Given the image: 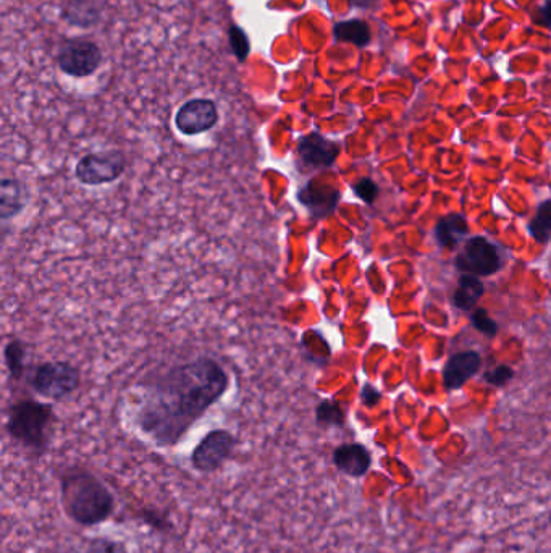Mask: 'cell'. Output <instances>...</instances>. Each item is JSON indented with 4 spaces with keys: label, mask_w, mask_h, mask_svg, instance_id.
I'll list each match as a JSON object with an SVG mask.
<instances>
[{
    "label": "cell",
    "mask_w": 551,
    "mask_h": 553,
    "mask_svg": "<svg viewBox=\"0 0 551 553\" xmlns=\"http://www.w3.org/2000/svg\"><path fill=\"white\" fill-rule=\"evenodd\" d=\"M227 389V372L214 359L173 368L148 393L139 426L157 444L172 447Z\"/></svg>",
    "instance_id": "obj_1"
},
{
    "label": "cell",
    "mask_w": 551,
    "mask_h": 553,
    "mask_svg": "<svg viewBox=\"0 0 551 553\" xmlns=\"http://www.w3.org/2000/svg\"><path fill=\"white\" fill-rule=\"evenodd\" d=\"M62 503L67 515L80 526H96L114 513L112 492L89 473L68 474L62 479Z\"/></svg>",
    "instance_id": "obj_2"
},
{
    "label": "cell",
    "mask_w": 551,
    "mask_h": 553,
    "mask_svg": "<svg viewBox=\"0 0 551 553\" xmlns=\"http://www.w3.org/2000/svg\"><path fill=\"white\" fill-rule=\"evenodd\" d=\"M54 410L46 403L22 400L12 405L7 419V432L13 440L33 450H44L49 442V426Z\"/></svg>",
    "instance_id": "obj_3"
},
{
    "label": "cell",
    "mask_w": 551,
    "mask_h": 553,
    "mask_svg": "<svg viewBox=\"0 0 551 553\" xmlns=\"http://www.w3.org/2000/svg\"><path fill=\"white\" fill-rule=\"evenodd\" d=\"M34 392L52 400H62L80 385V372L64 361L44 363L36 368L31 380Z\"/></svg>",
    "instance_id": "obj_4"
},
{
    "label": "cell",
    "mask_w": 551,
    "mask_h": 553,
    "mask_svg": "<svg viewBox=\"0 0 551 553\" xmlns=\"http://www.w3.org/2000/svg\"><path fill=\"white\" fill-rule=\"evenodd\" d=\"M125 169H127V157L123 156V152L110 149V151L93 152L83 157L76 164L75 175L83 185H106L122 177Z\"/></svg>",
    "instance_id": "obj_5"
},
{
    "label": "cell",
    "mask_w": 551,
    "mask_h": 553,
    "mask_svg": "<svg viewBox=\"0 0 551 553\" xmlns=\"http://www.w3.org/2000/svg\"><path fill=\"white\" fill-rule=\"evenodd\" d=\"M236 439L225 429L209 432L191 453V465L199 473H214L232 456Z\"/></svg>",
    "instance_id": "obj_6"
},
{
    "label": "cell",
    "mask_w": 551,
    "mask_h": 553,
    "mask_svg": "<svg viewBox=\"0 0 551 553\" xmlns=\"http://www.w3.org/2000/svg\"><path fill=\"white\" fill-rule=\"evenodd\" d=\"M455 262L458 271L476 275V277L477 275L479 277L493 275L501 266L497 246L484 237L469 238Z\"/></svg>",
    "instance_id": "obj_7"
},
{
    "label": "cell",
    "mask_w": 551,
    "mask_h": 553,
    "mask_svg": "<svg viewBox=\"0 0 551 553\" xmlns=\"http://www.w3.org/2000/svg\"><path fill=\"white\" fill-rule=\"evenodd\" d=\"M340 154V144L325 138L317 131L299 138L296 146L299 169L303 172L329 169L337 161Z\"/></svg>",
    "instance_id": "obj_8"
},
{
    "label": "cell",
    "mask_w": 551,
    "mask_h": 553,
    "mask_svg": "<svg viewBox=\"0 0 551 553\" xmlns=\"http://www.w3.org/2000/svg\"><path fill=\"white\" fill-rule=\"evenodd\" d=\"M101 62V49L86 39H68L59 54L60 70L78 78L93 75Z\"/></svg>",
    "instance_id": "obj_9"
},
{
    "label": "cell",
    "mask_w": 551,
    "mask_h": 553,
    "mask_svg": "<svg viewBox=\"0 0 551 553\" xmlns=\"http://www.w3.org/2000/svg\"><path fill=\"white\" fill-rule=\"evenodd\" d=\"M219 122V110L211 99H193L178 109L175 125L186 136L201 135Z\"/></svg>",
    "instance_id": "obj_10"
},
{
    "label": "cell",
    "mask_w": 551,
    "mask_h": 553,
    "mask_svg": "<svg viewBox=\"0 0 551 553\" xmlns=\"http://www.w3.org/2000/svg\"><path fill=\"white\" fill-rule=\"evenodd\" d=\"M296 198L308 209L314 219H325L332 216L337 209L340 203V191L330 185L311 182L298 191Z\"/></svg>",
    "instance_id": "obj_11"
},
{
    "label": "cell",
    "mask_w": 551,
    "mask_h": 553,
    "mask_svg": "<svg viewBox=\"0 0 551 553\" xmlns=\"http://www.w3.org/2000/svg\"><path fill=\"white\" fill-rule=\"evenodd\" d=\"M482 368V358L477 351H461L451 356L443 369V384L446 390H458L467 380L476 376Z\"/></svg>",
    "instance_id": "obj_12"
},
{
    "label": "cell",
    "mask_w": 551,
    "mask_h": 553,
    "mask_svg": "<svg viewBox=\"0 0 551 553\" xmlns=\"http://www.w3.org/2000/svg\"><path fill=\"white\" fill-rule=\"evenodd\" d=\"M333 465L350 478H362L371 469L372 455L364 445L343 444L333 452Z\"/></svg>",
    "instance_id": "obj_13"
},
{
    "label": "cell",
    "mask_w": 551,
    "mask_h": 553,
    "mask_svg": "<svg viewBox=\"0 0 551 553\" xmlns=\"http://www.w3.org/2000/svg\"><path fill=\"white\" fill-rule=\"evenodd\" d=\"M469 233L466 219L461 214H450L438 220L435 238L445 250H456L459 241Z\"/></svg>",
    "instance_id": "obj_14"
},
{
    "label": "cell",
    "mask_w": 551,
    "mask_h": 553,
    "mask_svg": "<svg viewBox=\"0 0 551 553\" xmlns=\"http://www.w3.org/2000/svg\"><path fill=\"white\" fill-rule=\"evenodd\" d=\"M25 207V188L15 178H4L0 185V216L9 220L18 216Z\"/></svg>",
    "instance_id": "obj_15"
},
{
    "label": "cell",
    "mask_w": 551,
    "mask_h": 553,
    "mask_svg": "<svg viewBox=\"0 0 551 553\" xmlns=\"http://www.w3.org/2000/svg\"><path fill=\"white\" fill-rule=\"evenodd\" d=\"M484 292V283L480 282L476 275L464 274L459 279V287L453 295V303L458 309L471 311L472 306L484 296Z\"/></svg>",
    "instance_id": "obj_16"
},
{
    "label": "cell",
    "mask_w": 551,
    "mask_h": 553,
    "mask_svg": "<svg viewBox=\"0 0 551 553\" xmlns=\"http://www.w3.org/2000/svg\"><path fill=\"white\" fill-rule=\"evenodd\" d=\"M335 38L343 43H351L354 46L366 47L371 43V28L362 20H346L335 26Z\"/></svg>",
    "instance_id": "obj_17"
},
{
    "label": "cell",
    "mask_w": 551,
    "mask_h": 553,
    "mask_svg": "<svg viewBox=\"0 0 551 553\" xmlns=\"http://www.w3.org/2000/svg\"><path fill=\"white\" fill-rule=\"evenodd\" d=\"M529 232L537 243H548L551 238V199L543 201L537 212H535L534 219L530 220Z\"/></svg>",
    "instance_id": "obj_18"
},
{
    "label": "cell",
    "mask_w": 551,
    "mask_h": 553,
    "mask_svg": "<svg viewBox=\"0 0 551 553\" xmlns=\"http://www.w3.org/2000/svg\"><path fill=\"white\" fill-rule=\"evenodd\" d=\"M316 421L317 426L324 427V429H327V427H343L346 421L345 410L335 400H324L317 406Z\"/></svg>",
    "instance_id": "obj_19"
},
{
    "label": "cell",
    "mask_w": 551,
    "mask_h": 553,
    "mask_svg": "<svg viewBox=\"0 0 551 553\" xmlns=\"http://www.w3.org/2000/svg\"><path fill=\"white\" fill-rule=\"evenodd\" d=\"M5 366L9 369L12 379L18 380L23 376L25 368V347L18 340L7 343L4 350Z\"/></svg>",
    "instance_id": "obj_20"
},
{
    "label": "cell",
    "mask_w": 551,
    "mask_h": 553,
    "mask_svg": "<svg viewBox=\"0 0 551 553\" xmlns=\"http://www.w3.org/2000/svg\"><path fill=\"white\" fill-rule=\"evenodd\" d=\"M228 39H230V47H232L236 59L240 60V62L248 59L249 52H251V43H249L248 34L244 33L243 28H240L238 25L230 26Z\"/></svg>",
    "instance_id": "obj_21"
},
{
    "label": "cell",
    "mask_w": 551,
    "mask_h": 553,
    "mask_svg": "<svg viewBox=\"0 0 551 553\" xmlns=\"http://www.w3.org/2000/svg\"><path fill=\"white\" fill-rule=\"evenodd\" d=\"M86 553H127V547L120 541H112L107 537H96L89 542Z\"/></svg>",
    "instance_id": "obj_22"
},
{
    "label": "cell",
    "mask_w": 551,
    "mask_h": 553,
    "mask_svg": "<svg viewBox=\"0 0 551 553\" xmlns=\"http://www.w3.org/2000/svg\"><path fill=\"white\" fill-rule=\"evenodd\" d=\"M472 326L476 327L480 334L487 335V337H495L498 334L497 322L488 316L485 309H476L472 313Z\"/></svg>",
    "instance_id": "obj_23"
},
{
    "label": "cell",
    "mask_w": 551,
    "mask_h": 553,
    "mask_svg": "<svg viewBox=\"0 0 551 553\" xmlns=\"http://www.w3.org/2000/svg\"><path fill=\"white\" fill-rule=\"evenodd\" d=\"M354 195L362 199L366 204L374 203L377 196H379L380 190L377 183L372 178H361L356 185L353 186Z\"/></svg>",
    "instance_id": "obj_24"
},
{
    "label": "cell",
    "mask_w": 551,
    "mask_h": 553,
    "mask_svg": "<svg viewBox=\"0 0 551 553\" xmlns=\"http://www.w3.org/2000/svg\"><path fill=\"white\" fill-rule=\"evenodd\" d=\"M514 371L509 366H498L492 371L485 372V382L495 385V387H505L509 380L513 379Z\"/></svg>",
    "instance_id": "obj_25"
},
{
    "label": "cell",
    "mask_w": 551,
    "mask_h": 553,
    "mask_svg": "<svg viewBox=\"0 0 551 553\" xmlns=\"http://www.w3.org/2000/svg\"><path fill=\"white\" fill-rule=\"evenodd\" d=\"M361 400L367 408H374L382 400V393L375 389L374 385L366 384L362 387Z\"/></svg>",
    "instance_id": "obj_26"
},
{
    "label": "cell",
    "mask_w": 551,
    "mask_h": 553,
    "mask_svg": "<svg viewBox=\"0 0 551 553\" xmlns=\"http://www.w3.org/2000/svg\"><path fill=\"white\" fill-rule=\"evenodd\" d=\"M537 23L540 25L547 26L551 30V2L543 5L542 9H539L537 13Z\"/></svg>",
    "instance_id": "obj_27"
},
{
    "label": "cell",
    "mask_w": 551,
    "mask_h": 553,
    "mask_svg": "<svg viewBox=\"0 0 551 553\" xmlns=\"http://www.w3.org/2000/svg\"><path fill=\"white\" fill-rule=\"evenodd\" d=\"M354 9H374L379 4V0H348Z\"/></svg>",
    "instance_id": "obj_28"
}]
</instances>
